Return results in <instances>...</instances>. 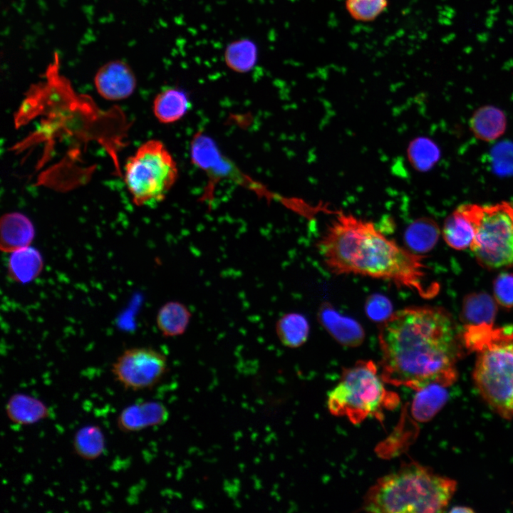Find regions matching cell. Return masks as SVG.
<instances>
[{"instance_id": "1", "label": "cell", "mask_w": 513, "mask_h": 513, "mask_svg": "<svg viewBox=\"0 0 513 513\" xmlns=\"http://www.w3.org/2000/svg\"><path fill=\"white\" fill-rule=\"evenodd\" d=\"M381 376L385 383L416 391L456 381L462 341L450 314L432 306L397 311L379 328Z\"/></svg>"}, {"instance_id": "2", "label": "cell", "mask_w": 513, "mask_h": 513, "mask_svg": "<svg viewBox=\"0 0 513 513\" xmlns=\"http://www.w3.org/2000/svg\"><path fill=\"white\" fill-rule=\"evenodd\" d=\"M317 247L326 266L333 274L390 281L425 298L437 291V285L427 281L423 256L400 247L370 221L340 213Z\"/></svg>"}, {"instance_id": "3", "label": "cell", "mask_w": 513, "mask_h": 513, "mask_svg": "<svg viewBox=\"0 0 513 513\" xmlns=\"http://www.w3.org/2000/svg\"><path fill=\"white\" fill-rule=\"evenodd\" d=\"M456 482L416 462L378 480L367 492L363 509L375 513L437 512L445 507Z\"/></svg>"}, {"instance_id": "4", "label": "cell", "mask_w": 513, "mask_h": 513, "mask_svg": "<svg viewBox=\"0 0 513 513\" xmlns=\"http://www.w3.org/2000/svg\"><path fill=\"white\" fill-rule=\"evenodd\" d=\"M465 347L477 353L473 379L486 403L506 419L513 418V328L493 324L465 326Z\"/></svg>"}, {"instance_id": "5", "label": "cell", "mask_w": 513, "mask_h": 513, "mask_svg": "<svg viewBox=\"0 0 513 513\" xmlns=\"http://www.w3.org/2000/svg\"><path fill=\"white\" fill-rule=\"evenodd\" d=\"M384 382L372 361H359L343 370L328 394V409L353 424L372 417L381 421L384 411L394 409L399 403L398 395L388 390Z\"/></svg>"}, {"instance_id": "6", "label": "cell", "mask_w": 513, "mask_h": 513, "mask_svg": "<svg viewBox=\"0 0 513 513\" xmlns=\"http://www.w3.org/2000/svg\"><path fill=\"white\" fill-rule=\"evenodd\" d=\"M178 177L177 163L162 142L142 143L125 166V183L137 206L162 202Z\"/></svg>"}, {"instance_id": "7", "label": "cell", "mask_w": 513, "mask_h": 513, "mask_svg": "<svg viewBox=\"0 0 513 513\" xmlns=\"http://www.w3.org/2000/svg\"><path fill=\"white\" fill-rule=\"evenodd\" d=\"M461 207L475 227L470 247L477 262L489 269L513 266V200Z\"/></svg>"}, {"instance_id": "8", "label": "cell", "mask_w": 513, "mask_h": 513, "mask_svg": "<svg viewBox=\"0 0 513 513\" xmlns=\"http://www.w3.org/2000/svg\"><path fill=\"white\" fill-rule=\"evenodd\" d=\"M167 370V360L160 351L150 347L124 350L112 364L115 379L125 390L138 391L153 388Z\"/></svg>"}, {"instance_id": "9", "label": "cell", "mask_w": 513, "mask_h": 513, "mask_svg": "<svg viewBox=\"0 0 513 513\" xmlns=\"http://www.w3.org/2000/svg\"><path fill=\"white\" fill-rule=\"evenodd\" d=\"M94 85L98 94L109 100L130 97L136 88V78L129 65L120 60L103 64L96 72Z\"/></svg>"}, {"instance_id": "10", "label": "cell", "mask_w": 513, "mask_h": 513, "mask_svg": "<svg viewBox=\"0 0 513 513\" xmlns=\"http://www.w3.org/2000/svg\"><path fill=\"white\" fill-rule=\"evenodd\" d=\"M168 418L166 407L157 401L130 404L119 413L116 424L123 432H135L164 423Z\"/></svg>"}, {"instance_id": "11", "label": "cell", "mask_w": 513, "mask_h": 513, "mask_svg": "<svg viewBox=\"0 0 513 513\" xmlns=\"http://www.w3.org/2000/svg\"><path fill=\"white\" fill-rule=\"evenodd\" d=\"M318 318L329 334L341 344L348 347H357L365 339V331L356 320L341 315L328 303L321 305Z\"/></svg>"}, {"instance_id": "12", "label": "cell", "mask_w": 513, "mask_h": 513, "mask_svg": "<svg viewBox=\"0 0 513 513\" xmlns=\"http://www.w3.org/2000/svg\"><path fill=\"white\" fill-rule=\"evenodd\" d=\"M0 248L11 253L30 246L35 237V228L25 214L12 212L2 215L0 221Z\"/></svg>"}, {"instance_id": "13", "label": "cell", "mask_w": 513, "mask_h": 513, "mask_svg": "<svg viewBox=\"0 0 513 513\" xmlns=\"http://www.w3.org/2000/svg\"><path fill=\"white\" fill-rule=\"evenodd\" d=\"M5 411L8 419L19 425H33L51 416V410L42 400L22 393L10 396Z\"/></svg>"}, {"instance_id": "14", "label": "cell", "mask_w": 513, "mask_h": 513, "mask_svg": "<svg viewBox=\"0 0 513 513\" xmlns=\"http://www.w3.org/2000/svg\"><path fill=\"white\" fill-rule=\"evenodd\" d=\"M7 261L9 278L19 284H26L37 279L41 274L44 262L36 248L27 246L10 253Z\"/></svg>"}, {"instance_id": "15", "label": "cell", "mask_w": 513, "mask_h": 513, "mask_svg": "<svg viewBox=\"0 0 513 513\" xmlns=\"http://www.w3.org/2000/svg\"><path fill=\"white\" fill-rule=\"evenodd\" d=\"M469 125L474 136L484 142H492L501 137L507 128L504 113L493 105H484L471 116Z\"/></svg>"}, {"instance_id": "16", "label": "cell", "mask_w": 513, "mask_h": 513, "mask_svg": "<svg viewBox=\"0 0 513 513\" xmlns=\"http://www.w3.org/2000/svg\"><path fill=\"white\" fill-rule=\"evenodd\" d=\"M191 104L187 94L178 88L170 87L159 93L153 101V113L162 123L170 124L181 120Z\"/></svg>"}, {"instance_id": "17", "label": "cell", "mask_w": 513, "mask_h": 513, "mask_svg": "<svg viewBox=\"0 0 513 513\" xmlns=\"http://www.w3.org/2000/svg\"><path fill=\"white\" fill-rule=\"evenodd\" d=\"M446 387L432 383L417 390L410 408L411 415L417 423L429 421L442 409L448 398Z\"/></svg>"}, {"instance_id": "18", "label": "cell", "mask_w": 513, "mask_h": 513, "mask_svg": "<svg viewBox=\"0 0 513 513\" xmlns=\"http://www.w3.org/2000/svg\"><path fill=\"white\" fill-rule=\"evenodd\" d=\"M475 233L474 224L461 205L445 219L442 232L445 242L456 250L470 247Z\"/></svg>"}, {"instance_id": "19", "label": "cell", "mask_w": 513, "mask_h": 513, "mask_svg": "<svg viewBox=\"0 0 513 513\" xmlns=\"http://www.w3.org/2000/svg\"><path fill=\"white\" fill-rule=\"evenodd\" d=\"M494 299L484 292L466 296L462 304L461 318L465 326L494 324L497 306Z\"/></svg>"}, {"instance_id": "20", "label": "cell", "mask_w": 513, "mask_h": 513, "mask_svg": "<svg viewBox=\"0 0 513 513\" xmlns=\"http://www.w3.org/2000/svg\"><path fill=\"white\" fill-rule=\"evenodd\" d=\"M440 234V228L433 219L422 217L407 227L404 238L410 251L419 254L430 251L437 244Z\"/></svg>"}, {"instance_id": "21", "label": "cell", "mask_w": 513, "mask_h": 513, "mask_svg": "<svg viewBox=\"0 0 513 513\" xmlns=\"http://www.w3.org/2000/svg\"><path fill=\"white\" fill-rule=\"evenodd\" d=\"M75 453L85 460L99 458L105 450V438L100 426L86 425L78 428L73 438Z\"/></svg>"}, {"instance_id": "22", "label": "cell", "mask_w": 513, "mask_h": 513, "mask_svg": "<svg viewBox=\"0 0 513 513\" xmlns=\"http://www.w3.org/2000/svg\"><path fill=\"white\" fill-rule=\"evenodd\" d=\"M190 318L191 313L187 306L180 302L170 301L159 309L156 323L164 336L173 337L186 331Z\"/></svg>"}, {"instance_id": "23", "label": "cell", "mask_w": 513, "mask_h": 513, "mask_svg": "<svg viewBox=\"0 0 513 513\" xmlns=\"http://www.w3.org/2000/svg\"><path fill=\"white\" fill-rule=\"evenodd\" d=\"M276 331L281 343L288 348H298L308 339L309 324L306 318L297 313L284 315L276 323Z\"/></svg>"}, {"instance_id": "24", "label": "cell", "mask_w": 513, "mask_h": 513, "mask_svg": "<svg viewBox=\"0 0 513 513\" xmlns=\"http://www.w3.org/2000/svg\"><path fill=\"white\" fill-rule=\"evenodd\" d=\"M408 157L411 165L418 171L430 170L438 162L440 150L431 139L418 137L410 142Z\"/></svg>"}, {"instance_id": "25", "label": "cell", "mask_w": 513, "mask_h": 513, "mask_svg": "<svg viewBox=\"0 0 513 513\" xmlns=\"http://www.w3.org/2000/svg\"><path fill=\"white\" fill-rule=\"evenodd\" d=\"M224 56L229 68L244 73L254 66L256 59V48L249 40L236 41L227 47Z\"/></svg>"}, {"instance_id": "26", "label": "cell", "mask_w": 513, "mask_h": 513, "mask_svg": "<svg viewBox=\"0 0 513 513\" xmlns=\"http://www.w3.org/2000/svg\"><path fill=\"white\" fill-rule=\"evenodd\" d=\"M388 0H346L345 7L356 21L369 22L376 19L388 7Z\"/></svg>"}, {"instance_id": "27", "label": "cell", "mask_w": 513, "mask_h": 513, "mask_svg": "<svg viewBox=\"0 0 513 513\" xmlns=\"http://www.w3.org/2000/svg\"><path fill=\"white\" fill-rule=\"evenodd\" d=\"M494 299L503 308H513V274H499L493 285Z\"/></svg>"}, {"instance_id": "28", "label": "cell", "mask_w": 513, "mask_h": 513, "mask_svg": "<svg viewBox=\"0 0 513 513\" xmlns=\"http://www.w3.org/2000/svg\"><path fill=\"white\" fill-rule=\"evenodd\" d=\"M365 310L367 316L375 321H385L393 314V306L389 299L380 294L370 296L366 302Z\"/></svg>"}, {"instance_id": "29", "label": "cell", "mask_w": 513, "mask_h": 513, "mask_svg": "<svg viewBox=\"0 0 513 513\" xmlns=\"http://www.w3.org/2000/svg\"><path fill=\"white\" fill-rule=\"evenodd\" d=\"M451 512H472V509L464 506L454 507L451 510Z\"/></svg>"}]
</instances>
